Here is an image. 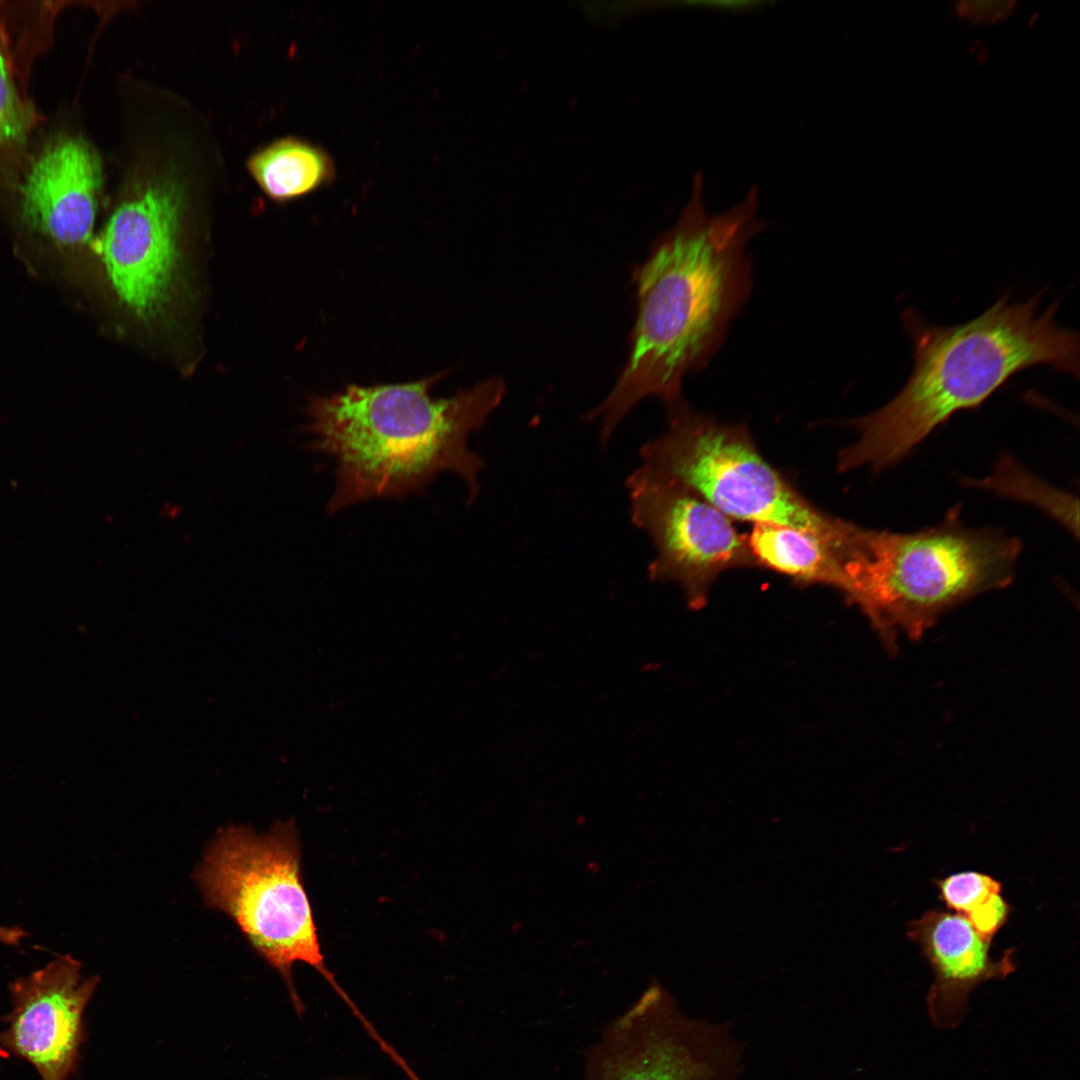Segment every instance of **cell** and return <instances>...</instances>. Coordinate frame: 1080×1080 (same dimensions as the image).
<instances>
[{
	"instance_id": "e0dca14e",
	"label": "cell",
	"mask_w": 1080,
	"mask_h": 1080,
	"mask_svg": "<svg viewBox=\"0 0 1080 1080\" xmlns=\"http://www.w3.org/2000/svg\"><path fill=\"white\" fill-rule=\"evenodd\" d=\"M947 908L963 915L969 922L989 909L1002 896L1001 883L992 876L975 871L951 874L935 881Z\"/></svg>"
},
{
	"instance_id": "7c38bea8",
	"label": "cell",
	"mask_w": 1080,
	"mask_h": 1080,
	"mask_svg": "<svg viewBox=\"0 0 1080 1080\" xmlns=\"http://www.w3.org/2000/svg\"><path fill=\"white\" fill-rule=\"evenodd\" d=\"M906 934L933 971L926 1002L931 1021L940 1029H953L963 1021L969 996L980 984L1005 979L1016 969L1014 948L993 957L992 940L952 911L930 909L908 923Z\"/></svg>"
},
{
	"instance_id": "ba28073f",
	"label": "cell",
	"mask_w": 1080,
	"mask_h": 1080,
	"mask_svg": "<svg viewBox=\"0 0 1080 1080\" xmlns=\"http://www.w3.org/2000/svg\"><path fill=\"white\" fill-rule=\"evenodd\" d=\"M625 485L631 521L655 548L649 578L678 584L690 606H703L725 571L757 568L747 536L692 490L643 465Z\"/></svg>"
},
{
	"instance_id": "8fae6325",
	"label": "cell",
	"mask_w": 1080,
	"mask_h": 1080,
	"mask_svg": "<svg viewBox=\"0 0 1080 1080\" xmlns=\"http://www.w3.org/2000/svg\"><path fill=\"white\" fill-rule=\"evenodd\" d=\"M103 176L94 146L60 127L33 144L11 192L26 226L59 244L79 245L92 236Z\"/></svg>"
},
{
	"instance_id": "d6986e66",
	"label": "cell",
	"mask_w": 1080,
	"mask_h": 1080,
	"mask_svg": "<svg viewBox=\"0 0 1080 1080\" xmlns=\"http://www.w3.org/2000/svg\"><path fill=\"white\" fill-rule=\"evenodd\" d=\"M334 1080H358V1079H352V1078H338V1079H334Z\"/></svg>"
},
{
	"instance_id": "9c48e42d",
	"label": "cell",
	"mask_w": 1080,
	"mask_h": 1080,
	"mask_svg": "<svg viewBox=\"0 0 1080 1080\" xmlns=\"http://www.w3.org/2000/svg\"><path fill=\"white\" fill-rule=\"evenodd\" d=\"M183 192L164 176L119 204L99 240L113 288L126 307L151 318L167 304L178 260Z\"/></svg>"
},
{
	"instance_id": "3957f363",
	"label": "cell",
	"mask_w": 1080,
	"mask_h": 1080,
	"mask_svg": "<svg viewBox=\"0 0 1080 1080\" xmlns=\"http://www.w3.org/2000/svg\"><path fill=\"white\" fill-rule=\"evenodd\" d=\"M444 374L402 384L349 385L309 400L310 448L338 464L330 513L423 491L443 471L459 475L474 500L485 462L469 449L468 437L500 405L506 385L492 377L452 397L434 398L430 389Z\"/></svg>"
},
{
	"instance_id": "8992f818",
	"label": "cell",
	"mask_w": 1080,
	"mask_h": 1080,
	"mask_svg": "<svg viewBox=\"0 0 1080 1080\" xmlns=\"http://www.w3.org/2000/svg\"><path fill=\"white\" fill-rule=\"evenodd\" d=\"M666 431L640 449L642 465L692 490L733 520L815 533L834 544L847 521L809 502L761 454L744 425L701 414L683 400Z\"/></svg>"
},
{
	"instance_id": "9a60e30c",
	"label": "cell",
	"mask_w": 1080,
	"mask_h": 1080,
	"mask_svg": "<svg viewBox=\"0 0 1080 1080\" xmlns=\"http://www.w3.org/2000/svg\"><path fill=\"white\" fill-rule=\"evenodd\" d=\"M248 170L273 200L309 194L335 177L332 158L321 147L295 137L281 138L254 153Z\"/></svg>"
},
{
	"instance_id": "5bb4252c",
	"label": "cell",
	"mask_w": 1080,
	"mask_h": 1080,
	"mask_svg": "<svg viewBox=\"0 0 1080 1080\" xmlns=\"http://www.w3.org/2000/svg\"><path fill=\"white\" fill-rule=\"evenodd\" d=\"M757 568L784 575L800 585L821 584L841 590L842 569L835 547L807 530L777 524H754L747 536Z\"/></svg>"
},
{
	"instance_id": "30bf717a",
	"label": "cell",
	"mask_w": 1080,
	"mask_h": 1080,
	"mask_svg": "<svg viewBox=\"0 0 1080 1080\" xmlns=\"http://www.w3.org/2000/svg\"><path fill=\"white\" fill-rule=\"evenodd\" d=\"M81 970L61 955L8 986L13 1008L0 1016V1049L33 1065L41 1080H67L76 1065L83 1012L98 986Z\"/></svg>"
},
{
	"instance_id": "5b68a950",
	"label": "cell",
	"mask_w": 1080,
	"mask_h": 1080,
	"mask_svg": "<svg viewBox=\"0 0 1080 1080\" xmlns=\"http://www.w3.org/2000/svg\"><path fill=\"white\" fill-rule=\"evenodd\" d=\"M204 903L228 915L253 949L288 986L301 1008L292 980L304 963L336 986L321 950L311 903L301 875V845L293 819L265 833L228 825L210 841L194 872Z\"/></svg>"
},
{
	"instance_id": "4fadbf2b",
	"label": "cell",
	"mask_w": 1080,
	"mask_h": 1080,
	"mask_svg": "<svg viewBox=\"0 0 1080 1080\" xmlns=\"http://www.w3.org/2000/svg\"><path fill=\"white\" fill-rule=\"evenodd\" d=\"M0 1V190L11 191L44 123L28 94L33 60L48 45L53 23L38 7Z\"/></svg>"
},
{
	"instance_id": "6da1fadb",
	"label": "cell",
	"mask_w": 1080,
	"mask_h": 1080,
	"mask_svg": "<svg viewBox=\"0 0 1080 1080\" xmlns=\"http://www.w3.org/2000/svg\"><path fill=\"white\" fill-rule=\"evenodd\" d=\"M758 205L752 187L729 209L709 214L704 176L695 173L677 221L634 273L637 314L628 359L608 395L585 415L600 421L602 447L646 397H658L666 409L683 401L686 374L703 369L720 348L751 294L748 247L766 226Z\"/></svg>"
},
{
	"instance_id": "2e32d148",
	"label": "cell",
	"mask_w": 1080,
	"mask_h": 1080,
	"mask_svg": "<svg viewBox=\"0 0 1080 1080\" xmlns=\"http://www.w3.org/2000/svg\"><path fill=\"white\" fill-rule=\"evenodd\" d=\"M979 485L999 495L1028 502L1048 513L1078 535V501L1070 494L1056 489L1016 464L1010 457L1002 458L993 474L978 481Z\"/></svg>"
},
{
	"instance_id": "ac0fdd59",
	"label": "cell",
	"mask_w": 1080,
	"mask_h": 1080,
	"mask_svg": "<svg viewBox=\"0 0 1080 1080\" xmlns=\"http://www.w3.org/2000/svg\"><path fill=\"white\" fill-rule=\"evenodd\" d=\"M1015 5L1014 1H964L956 4V13L976 25H992L1006 19Z\"/></svg>"
},
{
	"instance_id": "52a82bcc",
	"label": "cell",
	"mask_w": 1080,
	"mask_h": 1080,
	"mask_svg": "<svg viewBox=\"0 0 1080 1080\" xmlns=\"http://www.w3.org/2000/svg\"><path fill=\"white\" fill-rule=\"evenodd\" d=\"M743 1052L727 1023L687 1016L653 979L586 1049L583 1080H737Z\"/></svg>"
},
{
	"instance_id": "277c9868",
	"label": "cell",
	"mask_w": 1080,
	"mask_h": 1080,
	"mask_svg": "<svg viewBox=\"0 0 1080 1080\" xmlns=\"http://www.w3.org/2000/svg\"><path fill=\"white\" fill-rule=\"evenodd\" d=\"M1021 545L990 528L965 525L952 510L912 533L853 522L840 545L841 592L863 610L887 644L899 632L920 638L947 610L1008 585Z\"/></svg>"
},
{
	"instance_id": "7a4b0ae2",
	"label": "cell",
	"mask_w": 1080,
	"mask_h": 1080,
	"mask_svg": "<svg viewBox=\"0 0 1080 1080\" xmlns=\"http://www.w3.org/2000/svg\"><path fill=\"white\" fill-rule=\"evenodd\" d=\"M1041 297L1015 302L1003 295L978 317L951 326L906 310L912 373L886 405L849 421L859 436L840 451L838 469L894 466L953 414L979 407L1023 370L1044 365L1077 377L1079 335L1056 321L1058 303L1038 313Z\"/></svg>"
}]
</instances>
